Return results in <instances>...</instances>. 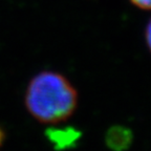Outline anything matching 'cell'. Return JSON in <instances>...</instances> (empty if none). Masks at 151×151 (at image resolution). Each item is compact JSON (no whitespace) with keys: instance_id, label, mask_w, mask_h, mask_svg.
I'll use <instances>...</instances> for the list:
<instances>
[{"instance_id":"6da1fadb","label":"cell","mask_w":151,"mask_h":151,"mask_svg":"<svg viewBox=\"0 0 151 151\" xmlns=\"http://www.w3.org/2000/svg\"><path fill=\"white\" fill-rule=\"evenodd\" d=\"M25 106L39 122L61 123L77 109L78 91L61 73L52 70L41 71L28 83Z\"/></svg>"},{"instance_id":"7a4b0ae2","label":"cell","mask_w":151,"mask_h":151,"mask_svg":"<svg viewBox=\"0 0 151 151\" xmlns=\"http://www.w3.org/2000/svg\"><path fill=\"white\" fill-rule=\"evenodd\" d=\"M81 135V131L71 126L50 127L45 130V137L58 151L73 148L80 139Z\"/></svg>"},{"instance_id":"3957f363","label":"cell","mask_w":151,"mask_h":151,"mask_svg":"<svg viewBox=\"0 0 151 151\" xmlns=\"http://www.w3.org/2000/svg\"><path fill=\"white\" fill-rule=\"evenodd\" d=\"M133 143V132L123 125L108 128L105 134V144L111 151H126Z\"/></svg>"},{"instance_id":"277c9868","label":"cell","mask_w":151,"mask_h":151,"mask_svg":"<svg viewBox=\"0 0 151 151\" xmlns=\"http://www.w3.org/2000/svg\"><path fill=\"white\" fill-rule=\"evenodd\" d=\"M135 6L143 9H151V0H130Z\"/></svg>"},{"instance_id":"5b68a950","label":"cell","mask_w":151,"mask_h":151,"mask_svg":"<svg viewBox=\"0 0 151 151\" xmlns=\"http://www.w3.org/2000/svg\"><path fill=\"white\" fill-rule=\"evenodd\" d=\"M145 39H146L147 46H148L149 50L151 52V19L149 20L148 23H147L146 31H145Z\"/></svg>"},{"instance_id":"8992f818","label":"cell","mask_w":151,"mask_h":151,"mask_svg":"<svg viewBox=\"0 0 151 151\" xmlns=\"http://www.w3.org/2000/svg\"><path fill=\"white\" fill-rule=\"evenodd\" d=\"M4 137H5V133H4V131L2 130V128L0 127V146L2 145L3 141H4Z\"/></svg>"}]
</instances>
